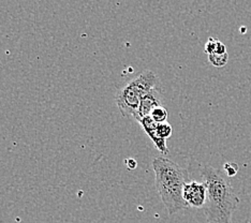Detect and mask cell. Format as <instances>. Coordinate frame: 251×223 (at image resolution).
Instances as JSON below:
<instances>
[{
	"mask_svg": "<svg viewBox=\"0 0 251 223\" xmlns=\"http://www.w3.org/2000/svg\"><path fill=\"white\" fill-rule=\"evenodd\" d=\"M203 182L207 188V199L204 206L208 223H233L232 216L239 205V198L229 180L219 170L205 165L202 170Z\"/></svg>",
	"mask_w": 251,
	"mask_h": 223,
	"instance_id": "1",
	"label": "cell"
},
{
	"mask_svg": "<svg viewBox=\"0 0 251 223\" xmlns=\"http://www.w3.org/2000/svg\"><path fill=\"white\" fill-rule=\"evenodd\" d=\"M155 172V186L169 215L189 208L182 198V190L188 182L187 170L180 168L172 160L158 157L152 160Z\"/></svg>",
	"mask_w": 251,
	"mask_h": 223,
	"instance_id": "2",
	"label": "cell"
},
{
	"mask_svg": "<svg viewBox=\"0 0 251 223\" xmlns=\"http://www.w3.org/2000/svg\"><path fill=\"white\" fill-rule=\"evenodd\" d=\"M159 84L160 81L156 74L151 70H145L119 89L116 95V104L122 115L133 118L139 110L142 98Z\"/></svg>",
	"mask_w": 251,
	"mask_h": 223,
	"instance_id": "3",
	"label": "cell"
},
{
	"mask_svg": "<svg viewBox=\"0 0 251 223\" xmlns=\"http://www.w3.org/2000/svg\"><path fill=\"white\" fill-rule=\"evenodd\" d=\"M182 198L189 207L204 208L207 199V188L204 182L188 181L182 190Z\"/></svg>",
	"mask_w": 251,
	"mask_h": 223,
	"instance_id": "4",
	"label": "cell"
},
{
	"mask_svg": "<svg viewBox=\"0 0 251 223\" xmlns=\"http://www.w3.org/2000/svg\"><path fill=\"white\" fill-rule=\"evenodd\" d=\"M163 103V90L161 84L157 85L156 87H153L150 93L145 95L143 98H142L140 102L139 110L136 112L135 116L133 117L134 120L139 122L145 116H150V114L153 108L158 106H161Z\"/></svg>",
	"mask_w": 251,
	"mask_h": 223,
	"instance_id": "5",
	"label": "cell"
},
{
	"mask_svg": "<svg viewBox=\"0 0 251 223\" xmlns=\"http://www.w3.org/2000/svg\"><path fill=\"white\" fill-rule=\"evenodd\" d=\"M142 128H143L144 132L148 135V137L151 140L153 145L157 148V149L160 151L161 154H168L169 153V148L167 145V140L159 139L156 135V128L158 123H156L151 116H145L138 122Z\"/></svg>",
	"mask_w": 251,
	"mask_h": 223,
	"instance_id": "6",
	"label": "cell"
},
{
	"mask_svg": "<svg viewBox=\"0 0 251 223\" xmlns=\"http://www.w3.org/2000/svg\"><path fill=\"white\" fill-rule=\"evenodd\" d=\"M205 53L207 55H213V54H226L227 51H226V45L222 42H220L219 40L209 38L207 43L205 44Z\"/></svg>",
	"mask_w": 251,
	"mask_h": 223,
	"instance_id": "7",
	"label": "cell"
},
{
	"mask_svg": "<svg viewBox=\"0 0 251 223\" xmlns=\"http://www.w3.org/2000/svg\"><path fill=\"white\" fill-rule=\"evenodd\" d=\"M173 132V128L168 122L161 123L157 124L156 128V135L159 137V139H163V140H168L169 137L172 135Z\"/></svg>",
	"mask_w": 251,
	"mask_h": 223,
	"instance_id": "8",
	"label": "cell"
},
{
	"mask_svg": "<svg viewBox=\"0 0 251 223\" xmlns=\"http://www.w3.org/2000/svg\"><path fill=\"white\" fill-rule=\"evenodd\" d=\"M150 116L158 124L165 123L168 119V111L163 105L158 106L156 108H153L151 113L150 114Z\"/></svg>",
	"mask_w": 251,
	"mask_h": 223,
	"instance_id": "9",
	"label": "cell"
},
{
	"mask_svg": "<svg viewBox=\"0 0 251 223\" xmlns=\"http://www.w3.org/2000/svg\"><path fill=\"white\" fill-rule=\"evenodd\" d=\"M208 60L216 68H224L229 60V55L226 54H213L208 55Z\"/></svg>",
	"mask_w": 251,
	"mask_h": 223,
	"instance_id": "10",
	"label": "cell"
},
{
	"mask_svg": "<svg viewBox=\"0 0 251 223\" xmlns=\"http://www.w3.org/2000/svg\"><path fill=\"white\" fill-rule=\"evenodd\" d=\"M225 171L226 172V175L229 177H232L236 175L238 171V165L236 163H226L225 164Z\"/></svg>",
	"mask_w": 251,
	"mask_h": 223,
	"instance_id": "11",
	"label": "cell"
},
{
	"mask_svg": "<svg viewBox=\"0 0 251 223\" xmlns=\"http://www.w3.org/2000/svg\"><path fill=\"white\" fill-rule=\"evenodd\" d=\"M126 162H127V168L129 170H134L136 167H138V163H136L134 159H128L126 160Z\"/></svg>",
	"mask_w": 251,
	"mask_h": 223,
	"instance_id": "12",
	"label": "cell"
}]
</instances>
